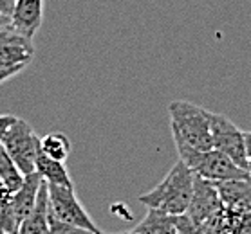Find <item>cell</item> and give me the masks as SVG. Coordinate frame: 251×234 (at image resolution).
<instances>
[{
  "instance_id": "cell-1",
  "label": "cell",
  "mask_w": 251,
  "mask_h": 234,
  "mask_svg": "<svg viewBox=\"0 0 251 234\" xmlns=\"http://www.w3.org/2000/svg\"><path fill=\"white\" fill-rule=\"evenodd\" d=\"M194 171L183 160L177 159V162L172 166L163 180L149 193H143L139 196V202L143 206L161 209V211L179 216L188 211L192 193H194Z\"/></svg>"
},
{
  "instance_id": "cell-2",
  "label": "cell",
  "mask_w": 251,
  "mask_h": 234,
  "mask_svg": "<svg viewBox=\"0 0 251 234\" xmlns=\"http://www.w3.org/2000/svg\"><path fill=\"white\" fill-rule=\"evenodd\" d=\"M174 143H176L179 160H183L197 177L206 178L210 182H224V180L251 177L248 170L237 166L228 155H224L219 149L211 148L202 151V149L190 146L177 135H174Z\"/></svg>"
},
{
  "instance_id": "cell-3",
  "label": "cell",
  "mask_w": 251,
  "mask_h": 234,
  "mask_svg": "<svg viewBox=\"0 0 251 234\" xmlns=\"http://www.w3.org/2000/svg\"><path fill=\"white\" fill-rule=\"evenodd\" d=\"M172 135L197 149H211V112L190 101L177 99L168 105Z\"/></svg>"
},
{
  "instance_id": "cell-4",
  "label": "cell",
  "mask_w": 251,
  "mask_h": 234,
  "mask_svg": "<svg viewBox=\"0 0 251 234\" xmlns=\"http://www.w3.org/2000/svg\"><path fill=\"white\" fill-rule=\"evenodd\" d=\"M0 143L6 148L7 153L11 155V159L15 160V164L24 175L36 171V160L42 151L40 137L34 133L33 128L25 121L18 117Z\"/></svg>"
},
{
  "instance_id": "cell-5",
  "label": "cell",
  "mask_w": 251,
  "mask_h": 234,
  "mask_svg": "<svg viewBox=\"0 0 251 234\" xmlns=\"http://www.w3.org/2000/svg\"><path fill=\"white\" fill-rule=\"evenodd\" d=\"M49 211L51 216L56 220H62L65 223H73L76 227H83L87 231H92L96 234H101V229L92 222L85 207L81 206L75 193V188L65 186H49Z\"/></svg>"
},
{
  "instance_id": "cell-6",
  "label": "cell",
  "mask_w": 251,
  "mask_h": 234,
  "mask_svg": "<svg viewBox=\"0 0 251 234\" xmlns=\"http://www.w3.org/2000/svg\"><path fill=\"white\" fill-rule=\"evenodd\" d=\"M211 144L213 148L228 155L235 164L248 170L250 157L246 151L244 131L239 130L233 121L226 115L211 112Z\"/></svg>"
},
{
  "instance_id": "cell-7",
  "label": "cell",
  "mask_w": 251,
  "mask_h": 234,
  "mask_svg": "<svg viewBox=\"0 0 251 234\" xmlns=\"http://www.w3.org/2000/svg\"><path fill=\"white\" fill-rule=\"evenodd\" d=\"M34 58L33 40L20 35L9 25L0 29V69L25 67Z\"/></svg>"
},
{
  "instance_id": "cell-8",
  "label": "cell",
  "mask_w": 251,
  "mask_h": 234,
  "mask_svg": "<svg viewBox=\"0 0 251 234\" xmlns=\"http://www.w3.org/2000/svg\"><path fill=\"white\" fill-rule=\"evenodd\" d=\"M221 209H223V202H221V196H219L215 182H210V180L195 175L194 193H192L188 211L184 213V214L194 223L202 225L208 218H211L215 213L221 211Z\"/></svg>"
},
{
  "instance_id": "cell-9",
  "label": "cell",
  "mask_w": 251,
  "mask_h": 234,
  "mask_svg": "<svg viewBox=\"0 0 251 234\" xmlns=\"http://www.w3.org/2000/svg\"><path fill=\"white\" fill-rule=\"evenodd\" d=\"M44 20V0H15L11 27L33 40Z\"/></svg>"
},
{
  "instance_id": "cell-10",
  "label": "cell",
  "mask_w": 251,
  "mask_h": 234,
  "mask_svg": "<svg viewBox=\"0 0 251 234\" xmlns=\"http://www.w3.org/2000/svg\"><path fill=\"white\" fill-rule=\"evenodd\" d=\"M223 207L233 213H251V177L215 182Z\"/></svg>"
},
{
  "instance_id": "cell-11",
  "label": "cell",
  "mask_w": 251,
  "mask_h": 234,
  "mask_svg": "<svg viewBox=\"0 0 251 234\" xmlns=\"http://www.w3.org/2000/svg\"><path fill=\"white\" fill-rule=\"evenodd\" d=\"M51 223V211H49V188L47 182L42 184L38 191V198L34 204V209L24 218L18 234H47Z\"/></svg>"
},
{
  "instance_id": "cell-12",
  "label": "cell",
  "mask_w": 251,
  "mask_h": 234,
  "mask_svg": "<svg viewBox=\"0 0 251 234\" xmlns=\"http://www.w3.org/2000/svg\"><path fill=\"white\" fill-rule=\"evenodd\" d=\"M42 184H44V180H42V177L38 175V171L29 173V175L24 177L22 186L11 194L13 209H15V214H17L20 223H22L24 218L34 209V204H36L38 191H40Z\"/></svg>"
},
{
  "instance_id": "cell-13",
  "label": "cell",
  "mask_w": 251,
  "mask_h": 234,
  "mask_svg": "<svg viewBox=\"0 0 251 234\" xmlns=\"http://www.w3.org/2000/svg\"><path fill=\"white\" fill-rule=\"evenodd\" d=\"M36 171L42 177L44 182L49 186H65V188H75L73 178L69 175L65 162L62 160H54L51 157H47L40 151L38 160H36Z\"/></svg>"
},
{
  "instance_id": "cell-14",
  "label": "cell",
  "mask_w": 251,
  "mask_h": 234,
  "mask_svg": "<svg viewBox=\"0 0 251 234\" xmlns=\"http://www.w3.org/2000/svg\"><path fill=\"white\" fill-rule=\"evenodd\" d=\"M137 234H177V216L149 207L147 216L134 229Z\"/></svg>"
},
{
  "instance_id": "cell-15",
  "label": "cell",
  "mask_w": 251,
  "mask_h": 234,
  "mask_svg": "<svg viewBox=\"0 0 251 234\" xmlns=\"http://www.w3.org/2000/svg\"><path fill=\"white\" fill-rule=\"evenodd\" d=\"M40 149L47 157L65 162L69 153H71V141L62 131H52V133H47L40 139Z\"/></svg>"
},
{
  "instance_id": "cell-16",
  "label": "cell",
  "mask_w": 251,
  "mask_h": 234,
  "mask_svg": "<svg viewBox=\"0 0 251 234\" xmlns=\"http://www.w3.org/2000/svg\"><path fill=\"white\" fill-rule=\"evenodd\" d=\"M24 177H25V175L18 170V166L15 164V160L11 159V155L7 153L6 148L0 143V178L4 180V184L9 188L11 193H15V191L22 186Z\"/></svg>"
},
{
  "instance_id": "cell-17",
  "label": "cell",
  "mask_w": 251,
  "mask_h": 234,
  "mask_svg": "<svg viewBox=\"0 0 251 234\" xmlns=\"http://www.w3.org/2000/svg\"><path fill=\"white\" fill-rule=\"evenodd\" d=\"M18 227H20V222L13 209L11 196L2 198L0 200V231H4L6 234H18Z\"/></svg>"
},
{
  "instance_id": "cell-18",
  "label": "cell",
  "mask_w": 251,
  "mask_h": 234,
  "mask_svg": "<svg viewBox=\"0 0 251 234\" xmlns=\"http://www.w3.org/2000/svg\"><path fill=\"white\" fill-rule=\"evenodd\" d=\"M47 234H96L92 231H87L83 227H76L73 223H65L62 220L51 216V223H49V233Z\"/></svg>"
},
{
  "instance_id": "cell-19",
  "label": "cell",
  "mask_w": 251,
  "mask_h": 234,
  "mask_svg": "<svg viewBox=\"0 0 251 234\" xmlns=\"http://www.w3.org/2000/svg\"><path fill=\"white\" fill-rule=\"evenodd\" d=\"M177 234H206L204 227L199 223H194L186 214L177 216Z\"/></svg>"
},
{
  "instance_id": "cell-20",
  "label": "cell",
  "mask_w": 251,
  "mask_h": 234,
  "mask_svg": "<svg viewBox=\"0 0 251 234\" xmlns=\"http://www.w3.org/2000/svg\"><path fill=\"white\" fill-rule=\"evenodd\" d=\"M18 117L17 115H11V114H0V141L4 139V135L7 133V130L13 126V123L17 121Z\"/></svg>"
},
{
  "instance_id": "cell-21",
  "label": "cell",
  "mask_w": 251,
  "mask_h": 234,
  "mask_svg": "<svg viewBox=\"0 0 251 234\" xmlns=\"http://www.w3.org/2000/svg\"><path fill=\"white\" fill-rule=\"evenodd\" d=\"M13 9H15V0H0V15L11 18Z\"/></svg>"
},
{
  "instance_id": "cell-22",
  "label": "cell",
  "mask_w": 251,
  "mask_h": 234,
  "mask_svg": "<svg viewBox=\"0 0 251 234\" xmlns=\"http://www.w3.org/2000/svg\"><path fill=\"white\" fill-rule=\"evenodd\" d=\"M20 70H24L22 67H17V69H0V83H4L6 80L13 78V76H17Z\"/></svg>"
},
{
  "instance_id": "cell-23",
  "label": "cell",
  "mask_w": 251,
  "mask_h": 234,
  "mask_svg": "<svg viewBox=\"0 0 251 234\" xmlns=\"http://www.w3.org/2000/svg\"><path fill=\"white\" fill-rule=\"evenodd\" d=\"M11 194H13V193L9 191V188H7L6 184H4V180L0 178V200H2V198H9Z\"/></svg>"
},
{
  "instance_id": "cell-24",
  "label": "cell",
  "mask_w": 251,
  "mask_h": 234,
  "mask_svg": "<svg viewBox=\"0 0 251 234\" xmlns=\"http://www.w3.org/2000/svg\"><path fill=\"white\" fill-rule=\"evenodd\" d=\"M244 141H246V151H248V157L251 159V131H244Z\"/></svg>"
},
{
  "instance_id": "cell-25",
  "label": "cell",
  "mask_w": 251,
  "mask_h": 234,
  "mask_svg": "<svg viewBox=\"0 0 251 234\" xmlns=\"http://www.w3.org/2000/svg\"><path fill=\"white\" fill-rule=\"evenodd\" d=\"M9 25H11V18L0 15V29H6V27H9Z\"/></svg>"
},
{
  "instance_id": "cell-26",
  "label": "cell",
  "mask_w": 251,
  "mask_h": 234,
  "mask_svg": "<svg viewBox=\"0 0 251 234\" xmlns=\"http://www.w3.org/2000/svg\"><path fill=\"white\" fill-rule=\"evenodd\" d=\"M248 171H250V175H251V159H250V164H248Z\"/></svg>"
},
{
  "instance_id": "cell-27",
  "label": "cell",
  "mask_w": 251,
  "mask_h": 234,
  "mask_svg": "<svg viewBox=\"0 0 251 234\" xmlns=\"http://www.w3.org/2000/svg\"><path fill=\"white\" fill-rule=\"evenodd\" d=\"M125 234H137L136 231H130V233H125Z\"/></svg>"
},
{
  "instance_id": "cell-28",
  "label": "cell",
  "mask_w": 251,
  "mask_h": 234,
  "mask_svg": "<svg viewBox=\"0 0 251 234\" xmlns=\"http://www.w3.org/2000/svg\"><path fill=\"white\" fill-rule=\"evenodd\" d=\"M0 234H6V233H4V231H0Z\"/></svg>"
},
{
  "instance_id": "cell-29",
  "label": "cell",
  "mask_w": 251,
  "mask_h": 234,
  "mask_svg": "<svg viewBox=\"0 0 251 234\" xmlns=\"http://www.w3.org/2000/svg\"><path fill=\"white\" fill-rule=\"evenodd\" d=\"M101 234H105V233H101Z\"/></svg>"
}]
</instances>
